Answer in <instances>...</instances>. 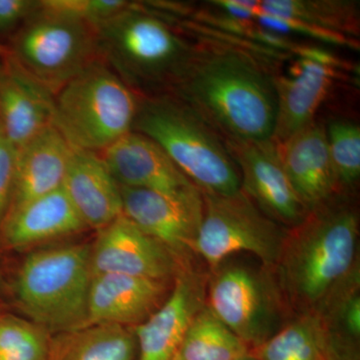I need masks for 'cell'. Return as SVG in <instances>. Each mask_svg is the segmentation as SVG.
<instances>
[{
    "instance_id": "1",
    "label": "cell",
    "mask_w": 360,
    "mask_h": 360,
    "mask_svg": "<svg viewBox=\"0 0 360 360\" xmlns=\"http://www.w3.org/2000/svg\"><path fill=\"white\" fill-rule=\"evenodd\" d=\"M169 94L222 139H272L276 117L274 77L245 52L196 45L193 58Z\"/></svg>"
},
{
    "instance_id": "2",
    "label": "cell",
    "mask_w": 360,
    "mask_h": 360,
    "mask_svg": "<svg viewBox=\"0 0 360 360\" xmlns=\"http://www.w3.org/2000/svg\"><path fill=\"white\" fill-rule=\"evenodd\" d=\"M347 198L338 195L286 229L274 274L293 316L314 314L356 269L359 214Z\"/></svg>"
},
{
    "instance_id": "3",
    "label": "cell",
    "mask_w": 360,
    "mask_h": 360,
    "mask_svg": "<svg viewBox=\"0 0 360 360\" xmlns=\"http://www.w3.org/2000/svg\"><path fill=\"white\" fill-rule=\"evenodd\" d=\"M97 56L139 97L169 94L196 45L167 20L129 4L96 27Z\"/></svg>"
},
{
    "instance_id": "4",
    "label": "cell",
    "mask_w": 360,
    "mask_h": 360,
    "mask_svg": "<svg viewBox=\"0 0 360 360\" xmlns=\"http://www.w3.org/2000/svg\"><path fill=\"white\" fill-rule=\"evenodd\" d=\"M132 131L158 144L201 193L241 191L238 167L224 139L174 94L139 97Z\"/></svg>"
},
{
    "instance_id": "5",
    "label": "cell",
    "mask_w": 360,
    "mask_h": 360,
    "mask_svg": "<svg viewBox=\"0 0 360 360\" xmlns=\"http://www.w3.org/2000/svg\"><path fill=\"white\" fill-rule=\"evenodd\" d=\"M91 276L90 246L35 251L18 270L16 300L30 321L47 333L78 330L89 326Z\"/></svg>"
},
{
    "instance_id": "6",
    "label": "cell",
    "mask_w": 360,
    "mask_h": 360,
    "mask_svg": "<svg viewBox=\"0 0 360 360\" xmlns=\"http://www.w3.org/2000/svg\"><path fill=\"white\" fill-rule=\"evenodd\" d=\"M139 96L101 59L54 94L52 125L71 148L101 153L132 131Z\"/></svg>"
},
{
    "instance_id": "7",
    "label": "cell",
    "mask_w": 360,
    "mask_h": 360,
    "mask_svg": "<svg viewBox=\"0 0 360 360\" xmlns=\"http://www.w3.org/2000/svg\"><path fill=\"white\" fill-rule=\"evenodd\" d=\"M4 46L21 70L53 94L98 59L96 28L52 0H40Z\"/></svg>"
},
{
    "instance_id": "8",
    "label": "cell",
    "mask_w": 360,
    "mask_h": 360,
    "mask_svg": "<svg viewBox=\"0 0 360 360\" xmlns=\"http://www.w3.org/2000/svg\"><path fill=\"white\" fill-rule=\"evenodd\" d=\"M205 305L250 352L292 319L274 269L221 264L212 270Z\"/></svg>"
},
{
    "instance_id": "9",
    "label": "cell",
    "mask_w": 360,
    "mask_h": 360,
    "mask_svg": "<svg viewBox=\"0 0 360 360\" xmlns=\"http://www.w3.org/2000/svg\"><path fill=\"white\" fill-rule=\"evenodd\" d=\"M202 196L205 210L194 255L202 258L210 271L240 252L255 255L264 266L274 269L281 257L285 227L260 212L243 191Z\"/></svg>"
},
{
    "instance_id": "10",
    "label": "cell",
    "mask_w": 360,
    "mask_h": 360,
    "mask_svg": "<svg viewBox=\"0 0 360 360\" xmlns=\"http://www.w3.org/2000/svg\"><path fill=\"white\" fill-rule=\"evenodd\" d=\"M120 193L122 214L160 241L188 269L205 210L200 189L174 195L120 186Z\"/></svg>"
},
{
    "instance_id": "11",
    "label": "cell",
    "mask_w": 360,
    "mask_h": 360,
    "mask_svg": "<svg viewBox=\"0 0 360 360\" xmlns=\"http://www.w3.org/2000/svg\"><path fill=\"white\" fill-rule=\"evenodd\" d=\"M224 141L238 167L241 191L258 210L283 227L302 222L309 212L285 174L278 144L272 139Z\"/></svg>"
},
{
    "instance_id": "12",
    "label": "cell",
    "mask_w": 360,
    "mask_h": 360,
    "mask_svg": "<svg viewBox=\"0 0 360 360\" xmlns=\"http://www.w3.org/2000/svg\"><path fill=\"white\" fill-rule=\"evenodd\" d=\"M91 276L124 274L172 281L188 269L160 241L122 214L99 229L90 246Z\"/></svg>"
},
{
    "instance_id": "13",
    "label": "cell",
    "mask_w": 360,
    "mask_h": 360,
    "mask_svg": "<svg viewBox=\"0 0 360 360\" xmlns=\"http://www.w3.org/2000/svg\"><path fill=\"white\" fill-rule=\"evenodd\" d=\"M208 276L184 270L165 303L134 326L137 360H174L194 317L205 307Z\"/></svg>"
},
{
    "instance_id": "14",
    "label": "cell",
    "mask_w": 360,
    "mask_h": 360,
    "mask_svg": "<svg viewBox=\"0 0 360 360\" xmlns=\"http://www.w3.org/2000/svg\"><path fill=\"white\" fill-rule=\"evenodd\" d=\"M174 281L115 274L92 276L89 326H139L165 303Z\"/></svg>"
},
{
    "instance_id": "15",
    "label": "cell",
    "mask_w": 360,
    "mask_h": 360,
    "mask_svg": "<svg viewBox=\"0 0 360 360\" xmlns=\"http://www.w3.org/2000/svg\"><path fill=\"white\" fill-rule=\"evenodd\" d=\"M99 155L120 186L174 195L198 188L158 144L139 132L130 131Z\"/></svg>"
},
{
    "instance_id": "16",
    "label": "cell",
    "mask_w": 360,
    "mask_h": 360,
    "mask_svg": "<svg viewBox=\"0 0 360 360\" xmlns=\"http://www.w3.org/2000/svg\"><path fill=\"white\" fill-rule=\"evenodd\" d=\"M278 148L285 174L307 212L341 195L323 125L315 120Z\"/></svg>"
},
{
    "instance_id": "17",
    "label": "cell",
    "mask_w": 360,
    "mask_h": 360,
    "mask_svg": "<svg viewBox=\"0 0 360 360\" xmlns=\"http://www.w3.org/2000/svg\"><path fill=\"white\" fill-rule=\"evenodd\" d=\"M61 187L87 229L98 231L122 214L120 184L99 153L73 148Z\"/></svg>"
},
{
    "instance_id": "18",
    "label": "cell",
    "mask_w": 360,
    "mask_h": 360,
    "mask_svg": "<svg viewBox=\"0 0 360 360\" xmlns=\"http://www.w3.org/2000/svg\"><path fill=\"white\" fill-rule=\"evenodd\" d=\"M333 79V70L326 63L310 58L296 61L288 75L274 77L276 117L272 139L276 143H283L315 122Z\"/></svg>"
},
{
    "instance_id": "19",
    "label": "cell",
    "mask_w": 360,
    "mask_h": 360,
    "mask_svg": "<svg viewBox=\"0 0 360 360\" xmlns=\"http://www.w3.org/2000/svg\"><path fill=\"white\" fill-rule=\"evenodd\" d=\"M8 56V54H7ZM54 94L9 58L0 82V132L18 150L53 122Z\"/></svg>"
},
{
    "instance_id": "20",
    "label": "cell",
    "mask_w": 360,
    "mask_h": 360,
    "mask_svg": "<svg viewBox=\"0 0 360 360\" xmlns=\"http://www.w3.org/2000/svg\"><path fill=\"white\" fill-rule=\"evenodd\" d=\"M87 229L63 187L7 213L0 225L4 245L22 250Z\"/></svg>"
},
{
    "instance_id": "21",
    "label": "cell",
    "mask_w": 360,
    "mask_h": 360,
    "mask_svg": "<svg viewBox=\"0 0 360 360\" xmlns=\"http://www.w3.org/2000/svg\"><path fill=\"white\" fill-rule=\"evenodd\" d=\"M72 149L53 125L18 148L8 212L61 187Z\"/></svg>"
},
{
    "instance_id": "22",
    "label": "cell",
    "mask_w": 360,
    "mask_h": 360,
    "mask_svg": "<svg viewBox=\"0 0 360 360\" xmlns=\"http://www.w3.org/2000/svg\"><path fill=\"white\" fill-rule=\"evenodd\" d=\"M255 14L283 20L295 28L317 30L324 35H356L359 30L356 2L343 0H269L248 1Z\"/></svg>"
},
{
    "instance_id": "23",
    "label": "cell",
    "mask_w": 360,
    "mask_h": 360,
    "mask_svg": "<svg viewBox=\"0 0 360 360\" xmlns=\"http://www.w3.org/2000/svg\"><path fill=\"white\" fill-rule=\"evenodd\" d=\"M134 328L94 324L52 340L51 360H134Z\"/></svg>"
},
{
    "instance_id": "24",
    "label": "cell",
    "mask_w": 360,
    "mask_h": 360,
    "mask_svg": "<svg viewBox=\"0 0 360 360\" xmlns=\"http://www.w3.org/2000/svg\"><path fill=\"white\" fill-rule=\"evenodd\" d=\"M250 352L205 305L191 322L174 360H236Z\"/></svg>"
},
{
    "instance_id": "25",
    "label": "cell",
    "mask_w": 360,
    "mask_h": 360,
    "mask_svg": "<svg viewBox=\"0 0 360 360\" xmlns=\"http://www.w3.org/2000/svg\"><path fill=\"white\" fill-rule=\"evenodd\" d=\"M257 360H329L321 328L314 314L297 315L250 352Z\"/></svg>"
},
{
    "instance_id": "26",
    "label": "cell",
    "mask_w": 360,
    "mask_h": 360,
    "mask_svg": "<svg viewBox=\"0 0 360 360\" xmlns=\"http://www.w3.org/2000/svg\"><path fill=\"white\" fill-rule=\"evenodd\" d=\"M51 333L13 315L0 316V360H51Z\"/></svg>"
},
{
    "instance_id": "27",
    "label": "cell",
    "mask_w": 360,
    "mask_h": 360,
    "mask_svg": "<svg viewBox=\"0 0 360 360\" xmlns=\"http://www.w3.org/2000/svg\"><path fill=\"white\" fill-rule=\"evenodd\" d=\"M329 155L340 193L348 195L360 176V127L350 120H338L328 125Z\"/></svg>"
},
{
    "instance_id": "28",
    "label": "cell",
    "mask_w": 360,
    "mask_h": 360,
    "mask_svg": "<svg viewBox=\"0 0 360 360\" xmlns=\"http://www.w3.org/2000/svg\"><path fill=\"white\" fill-rule=\"evenodd\" d=\"M52 1L59 8L79 16L96 28L122 13L131 4L124 0H52Z\"/></svg>"
},
{
    "instance_id": "29",
    "label": "cell",
    "mask_w": 360,
    "mask_h": 360,
    "mask_svg": "<svg viewBox=\"0 0 360 360\" xmlns=\"http://www.w3.org/2000/svg\"><path fill=\"white\" fill-rule=\"evenodd\" d=\"M39 6L40 0H0V39L8 41Z\"/></svg>"
},
{
    "instance_id": "30",
    "label": "cell",
    "mask_w": 360,
    "mask_h": 360,
    "mask_svg": "<svg viewBox=\"0 0 360 360\" xmlns=\"http://www.w3.org/2000/svg\"><path fill=\"white\" fill-rule=\"evenodd\" d=\"M15 163L16 149L0 132V225L6 219L13 200Z\"/></svg>"
},
{
    "instance_id": "31",
    "label": "cell",
    "mask_w": 360,
    "mask_h": 360,
    "mask_svg": "<svg viewBox=\"0 0 360 360\" xmlns=\"http://www.w3.org/2000/svg\"><path fill=\"white\" fill-rule=\"evenodd\" d=\"M7 63H8V56L4 44H0V82L6 73Z\"/></svg>"
},
{
    "instance_id": "32",
    "label": "cell",
    "mask_w": 360,
    "mask_h": 360,
    "mask_svg": "<svg viewBox=\"0 0 360 360\" xmlns=\"http://www.w3.org/2000/svg\"><path fill=\"white\" fill-rule=\"evenodd\" d=\"M236 360H257V359L255 356V355L250 352V354L243 355V356H241L240 359Z\"/></svg>"
},
{
    "instance_id": "33",
    "label": "cell",
    "mask_w": 360,
    "mask_h": 360,
    "mask_svg": "<svg viewBox=\"0 0 360 360\" xmlns=\"http://www.w3.org/2000/svg\"><path fill=\"white\" fill-rule=\"evenodd\" d=\"M0 288H1V274H0Z\"/></svg>"
}]
</instances>
